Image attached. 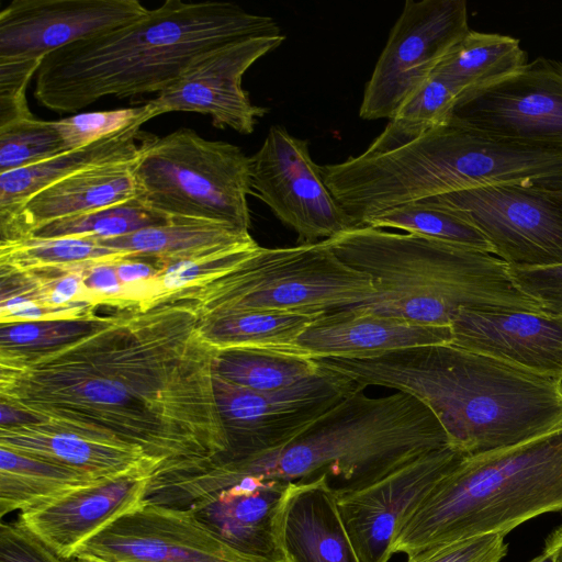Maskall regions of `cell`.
Returning a JSON list of instances; mask_svg holds the SVG:
<instances>
[{
	"instance_id": "6da1fadb",
	"label": "cell",
	"mask_w": 562,
	"mask_h": 562,
	"mask_svg": "<svg viewBox=\"0 0 562 562\" xmlns=\"http://www.w3.org/2000/svg\"><path fill=\"white\" fill-rule=\"evenodd\" d=\"M213 356L187 305L111 300L71 340L0 349V400L23 423L133 452L160 471L227 451Z\"/></svg>"
},
{
	"instance_id": "7a4b0ae2",
	"label": "cell",
	"mask_w": 562,
	"mask_h": 562,
	"mask_svg": "<svg viewBox=\"0 0 562 562\" xmlns=\"http://www.w3.org/2000/svg\"><path fill=\"white\" fill-rule=\"evenodd\" d=\"M319 364L359 386L409 394L435 414L465 456L505 449L562 426V380L453 344Z\"/></svg>"
},
{
	"instance_id": "3957f363",
	"label": "cell",
	"mask_w": 562,
	"mask_h": 562,
	"mask_svg": "<svg viewBox=\"0 0 562 562\" xmlns=\"http://www.w3.org/2000/svg\"><path fill=\"white\" fill-rule=\"evenodd\" d=\"M277 35L272 18L233 2L166 0L133 22L50 53L36 72L33 94L42 106L64 114L105 97L159 93L210 50Z\"/></svg>"
},
{
	"instance_id": "277c9868",
	"label": "cell",
	"mask_w": 562,
	"mask_h": 562,
	"mask_svg": "<svg viewBox=\"0 0 562 562\" xmlns=\"http://www.w3.org/2000/svg\"><path fill=\"white\" fill-rule=\"evenodd\" d=\"M325 241L372 280L374 296L356 306L370 313L438 326H450L460 308L546 313L493 252L371 226Z\"/></svg>"
},
{
	"instance_id": "5b68a950",
	"label": "cell",
	"mask_w": 562,
	"mask_h": 562,
	"mask_svg": "<svg viewBox=\"0 0 562 562\" xmlns=\"http://www.w3.org/2000/svg\"><path fill=\"white\" fill-rule=\"evenodd\" d=\"M446 446L445 429L418 398L403 392L371 397L358 390L282 449L235 462L245 472L288 482L324 476L338 498Z\"/></svg>"
},
{
	"instance_id": "8992f818",
	"label": "cell",
	"mask_w": 562,
	"mask_h": 562,
	"mask_svg": "<svg viewBox=\"0 0 562 562\" xmlns=\"http://www.w3.org/2000/svg\"><path fill=\"white\" fill-rule=\"evenodd\" d=\"M562 509V426L505 449L464 457L400 526L392 552L480 535H507Z\"/></svg>"
},
{
	"instance_id": "52a82bcc",
	"label": "cell",
	"mask_w": 562,
	"mask_h": 562,
	"mask_svg": "<svg viewBox=\"0 0 562 562\" xmlns=\"http://www.w3.org/2000/svg\"><path fill=\"white\" fill-rule=\"evenodd\" d=\"M369 276L346 265L325 240L293 247L257 246L220 270L162 299L199 319L247 311L326 314L370 301Z\"/></svg>"
},
{
	"instance_id": "ba28073f",
	"label": "cell",
	"mask_w": 562,
	"mask_h": 562,
	"mask_svg": "<svg viewBox=\"0 0 562 562\" xmlns=\"http://www.w3.org/2000/svg\"><path fill=\"white\" fill-rule=\"evenodd\" d=\"M137 198L170 217L226 223L249 233L250 157L190 128L156 136L135 168Z\"/></svg>"
},
{
	"instance_id": "9c48e42d",
	"label": "cell",
	"mask_w": 562,
	"mask_h": 562,
	"mask_svg": "<svg viewBox=\"0 0 562 562\" xmlns=\"http://www.w3.org/2000/svg\"><path fill=\"white\" fill-rule=\"evenodd\" d=\"M290 482L210 460L175 473L171 503L190 509L234 550L259 562H286L279 522Z\"/></svg>"
},
{
	"instance_id": "30bf717a",
	"label": "cell",
	"mask_w": 562,
	"mask_h": 562,
	"mask_svg": "<svg viewBox=\"0 0 562 562\" xmlns=\"http://www.w3.org/2000/svg\"><path fill=\"white\" fill-rule=\"evenodd\" d=\"M319 367L313 376L272 392L248 390L213 373L227 440L226 453L214 460L240 461L278 451L344 397L364 390L348 376Z\"/></svg>"
},
{
	"instance_id": "8fae6325",
	"label": "cell",
	"mask_w": 562,
	"mask_h": 562,
	"mask_svg": "<svg viewBox=\"0 0 562 562\" xmlns=\"http://www.w3.org/2000/svg\"><path fill=\"white\" fill-rule=\"evenodd\" d=\"M469 30L464 0H406L366 86L360 117L391 120Z\"/></svg>"
},
{
	"instance_id": "7c38bea8",
	"label": "cell",
	"mask_w": 562,
	"mask_h": 562,
	"mask_svg": "<svg viewBox=\"0 0 562 562\" xmlns=\"http://www.w3.org/2000/svg\"><path fill=\"white\" fill-rule=\"evenodd\" d=\"M426 200L465 215L509 266L562 265V191L496 186Z\"/></svg>"
},
{
	"instance_id": "4fadbf2b",
	"label": "cell",
	"mask_w": 562,
	"mask_h": 562,
	"mask_svg": "<svg viewBox=\"0 0 562 562\" xmlns=\"http://www.w3.org/2000/svg\"><path fill=\"white\" fill-rule=\"evenodd\" d=\"M251 194L297 234L299 244H314L357 227L326 187L308 142L279 125L250 157Z\"/></svg>"
},
{
	"instance_id": "5bb4252c",
	"label": "cell",
	"mask_w": 562,
	"mask_h": 562,
	"mask_svg": "<svg viewBox=\"0 0 562 562\" xmlns=\"http://www.w3.org/2000/svg\"><path fill=\"white\" fill-rule=\"evenodd\" d=\"M452 119L491 136L562 148V63L538 57L462 94Z\"/></svg>"
},
{
	"instance_id": "9a60e30c",
	"label": "cell",
	"mask_w": 562,
	"mask_h": 562,
	"mask_svg": "<svg viewBox=\"0 0 562 562\" xmlns=\"http://www.w3.org/2000/svg\"><path fill=\"white\" fill-rule=\"evenodd\" d=\"M86 562H259L234 550L190 509L145 503L83 543Z\"/></svg>"
},
{
	"instance_id": "2e32d148",
	"label": "cell",
	"mask_w": 562,
	"mask_h": 562,
	"mask_svg": "<svg viewBox=\"0 0 562 562\" xmlns=\"http://www.w3.org/2000/svg\"><path fill=\"white\" fill-rule=\"evenodd\" d=\"M284 35L238 40L195 59L148 103L159 116L170 112H195L211 116L217 128L231 127L248 135L257 120L269 111L255 105L244 90L245 72L259 58L279 47Z\"/></svg>"
},
{
	"instance_id": "e0dca14e",
	"label": "cell",
	"mask_w": 562,
	"mask_h": 562,
	"mask_svg": "<svg viewBox=\"0 0 562 562\" xmlns=\"http://www.w3.org/2000/svg\"><path fill=\"white\" fill-rule=\"evenodd\" d=\"M464 457L446 446L361 491L338 497L339 513L359 561L389 562L400 526Z\"/></svg>"
},
{
	"instance_id": "ac0fdd59",
	"label": "cell",
	"mask_w": 562,
	"mask_h": 562,
	"mask_svg": "<svg viewBox=\"0 0 562 562\" xmlns=\"http://www.w3.org/2000/svg\"><path fill=\"white\" fill-rule=\"evenodd\" d=\"M148 11L137 0H13L0 12V61L44 60Z\"/></svg>"
},
{
	"instance_id": "d6986e66",
	"label": "cell",
	"mask_w": 562,
	"mask_h": 562,
	"mask_svg": "<svg viewBox=\"0 0 562 562\" xmlns=\"http://www.w3.org/2000/svg\"><path fill=\"white\" fill-rule=\"evenodd\" d=\"M151 474L137 470L97 480L21 512L19 521L58 555L72 560L83 543L145 504Z\"/></svg>"
},
{
	"instance_id": "ffe728a7",
	"label": "cell",
	"mask_w": 562,
	"mask_h": 562,
	"mask_svg": "<svg viewBox=\"0 0 562 562\" xmlns=\"http://www.w3.org/2000/svg\"><path fill=\"white\" fill-rule=\"evenodd\" d=\"M453 345L562 380V317L526 311L460 308Z\"/></svg>"
},
{
	"instance_id": "44dd1931",
	"label": "cell",
	"mask_w": 562,
	"mask_h": 562,
	"mask_svg": "<svg viewBox=\"0 0 562 562\" xmlns=\"http://www.w3.org/2000/svg\"><path fill=\"white\" fill-rule=\"evenodd\" d=\"M450 342V326L414 323L352 306L319 315L288 350L313 359H360Z\"/></svg>"
},
{
	"instance_id": "7402d4cb",
	"label": "cell",
	"mask_w": 562,
	"mask_h": 562,
	"mask_svg": "<svg viewBox=\"0 0 562 562\" xmlns=\"http://www.w3.org/2000/svg\"><path fill=\"white\" fill-rule=\"evenodd\" d=\"M139 159L88 168L42 189L0 225V244L25 239L50 222L135 200Z\"/></svg>"
},
{
	"instance_id": "603a6c76",
	"label": "cell",
	"mask_w": 562,
	"mask_h": 562,
	"mask_svg": "<svg viewBox=\"0 0 562 562\" xmlns=\"http://www.w3.org/2000/svg\"><path fill=\"white\" fill-rule=\"evenodd\" d=\"M279 536L286 562H360L324 476L290 482Z\"/></svg>"
},
{
	"instance_id": "cb8c5ba5",
	"label": "cell",
	"mask_w": 562,
	"mask_h": 562,
	"mask_svg": "<svg viewBox=\"0 0 562 562\" xmlns=\"http://www.w3.org/2000/svg\"><path fill=\"white\" fill-rule=\"evenodd\" d=\"M143 122L80 148L0 173V225L12 220L42 189L78 171L139 159L156 135L140 130Z\"/></svg>"
},
{
	"instance_id": "d4e9b609",
	"label": "cell",
	"mask_w": 562,
	"mask_h": 562,
	"mask_svg": "<svg viewBox=\"0 0 562 562\" xmlns=\"http://www.w3.org/2000/svg\"><path fill=\"white\" fill-rule=\"evenodd\" d=\"M0 447L68 467L93 480L137 470L153 473L157 470L156 465L133 452L36 423L0 426Z\"/></svg>"
},
{
	"instance_id": "484cf974",
	"label": "cell",
	"mask_w": 562,
	"mask_h": 562,
	"mask_svg": "<svg viewBox=\"0 0 562 562\" xmlns=\"http://www.w3.org/2000/svg\"><path fill=\"white\" fill-rule=\"evenodd\" d=\"M99 244L128 257H150L164 267L183 259L250 247L249 233L214 221L171 217L166 224L146 227L125 236L99 239Z\"/></svg>"
},
{
	"instance_id": "4316f807",
	"label": "cell",
	"mask_w": 562,
	"mask_h": 562,
	"mask_svg": "<svg viewBox=\"0 0 562 562\" xmlns=\"http://www.w3.org/2000/svg\"><path fill=\"white\" fill-rule=\"evenodd\" d=\"M527 63L517 38L469 30L432 74L450 85L460 98L513 75Z\"/></svg>"
},
{
	"instance_id": "83f0119b",
	"label": "cell",
	"mask_w": 562,
	"mask_h": 562,
	"mask_svg": "<svg viewBox=\"0 0 562 562\" xmlns=\"http://www.w3.org/2000/svg\"><path fill=\"white\" fill-rule=\"evenodd\" d=\"M94 481L68 467L0 447V516L27 510Z\"/></svg>"
},
{
	"instance_id": "f1b7e54d",
	"label": "cell",
	"mask_w": 562,
	"mask_h": 562,
	"mask_svg": "<svg viewBox=\"0 0 562 562\" xmlns=\"http://www.w3.org/2000/svg\"><path fill=\"white\" fill-rule=\"evenodd\" d=\"M322 314L247 311L199 319L202 339L213 349H289Z\"/></svg>"
},
{
	"instance_id": "f546056e",
	"label": "cell",
	"mask_w": 562,
	"mask_h": 562,
	"mask_svg": "<svg viewBox=\"0 0 562 562\" xmlns=\"http://www.w3.org/2000/svg\"><path fill=\"white\" fill-rule=\"evenodd\" d=\"M319 369L315 359L291 350L233 348L214 350L213 356L214 374L257 392L289 387Z\"/></svg>"
},
{
	"instance_id": "4dcf8cb0",
	"label": "cell",
	"mask_w": 562,
	"mask_h": 562,
	"mask_svg": "<svg viewBox=\"0 0 562 562\" xmlns=\"http://www.w3.org/2000/svg\"><path fill=\"white\" fill-rule=\"evenodd\" d=\"M362 226L398 228L408 234L493 252L486 237L465 215L429 200L405 203L376 213L367 217Z\"/></svg>"
},
{
	"instance_id": "1f68e13d",
	"label": "cell",
	"mask_w": 562,
	"mask_h": 562,
	"mask_svg": "<svg viewBox=\"0 0 562 562\" xmlns=\"http://www.w3.org/2000/svg\"><path fill=\"white\" fill-rule=\"evenodd\" d=\"M458 99V93L450 85L431 74L364 153L380 154L396 149L448 122Z\"/></svg>"
},
{
	"instance_id": "d6a6232c",
	"label": "cell",
	"mask_w": 562,
	"mask_h": 562,
	"mask_svg": "<svg viewBox=\"0 0 562 562\" xmlns=\"http://www.w3.org/2000/svg\"><path fill=\"white\" fill-rule=\"evenodd\" d=\"M128 258L91 237L26 238L0 244V269L27 270Z\"/></svg>"
},
{
	"instance_id": "836d02e7",
	"label": "cell",
	"mask_w": 562,
	"mask_h": 562,
	"mask_svg": "<svg viewBox=\"0 0 562 562\" xmlns=\"http://www.w3.org/2000/svg\"><path fill=\"white\" fill-rule=\"evenodd\" d=\"M170 218V216L149 210L135 199L47 223L34 229L26 238L91 237L106 239L125 236L146 227L164 225Z\"/></svg>"
},
{
	"instance_id": "e575fe53",
	"label": "cell",
	"mask_w": 562,
	"mask_h": 562,
	"mask_svg": "<svg viewBox=\"0 0 562 562\" xmlns=\"http://www.w3.org/2000/svg\"><path fill=\"white\" fill-rule=\"evenodd\" d=\"M67 151L53 121L35 116L0 127V173Z\"/></svg>"
},
{
	"instance_id": "d590c367",
	"label": "cell",
	"mask_w": 562,
	"mask_h": 562,
	"mask_svg": "<svg viewBox=\"0 0 562 562\" xmlns=\"http://www.w3.org/2000/svg\"><path fill=\"white\" fill-rule=\"evenodd\" d=\"M101 301L87 311L55 319L1 324L0 349L32 350L54 347L88 331L97 323Z\"/></svg>"
},
{
	"instance_id": "8d00e7d4",
	"label": "cell",
	"mask_w": 562,
	"mask_h": 562,
	"mask_svg": "<svg viewBox=\"0 0 562 562\" xmlns=\"http://www.w3.org/2000/svg\"><path fill=\"white\" fill-rule=\"evenodd\" d=\"M154 117L155 111L147 102L135 108L79 113L53 123L66 149L70 150L120 133L138 122L146 123Z\"/></svg>"
},
{
	"instance_id": "74e56055",
	"label": "cell",
	"mask_w": 562,
	"mask_h": 562,
	"mask_svg": "<svg viewBox=\"0 0 562 562\" xmlns=\"http://www.w3.org/2000/svg\"><path fill=\"white\" fill-rule=\"evenodd\" d=\"M505 536L493 532L429 547L406 562H501L508 551Z\"/></svg>"
},
{
	"instance_id": "f35d334b",
	"label": "cell",
	"mask_w": 562,
	"mask_h": 562,
	"mask_svg": "<svg viewBox=\"0 0 562 562\" xmlns=\"http://www.w3.org/2000/svg\"><path fill=\"white\" fill-rule=\"evenodd\" d=\"M43 60L0 61V127L33 117L26 89Z\"/></svg>"
},
{
	"instance_id": "ab89813d",
	"label": "cell",
	"mask_w": 562,
	"mask_h": 562,
	"mask_svg": "<svg viewBox=\"0 0 562 562\" xmlns=\"http://www.w3.org/2000/svg\"><path fill=\"white\" fill-rule=\"evenodd\" d=\"M509 267L514 281L526 295L546 313L562 317V265Z\"/></svg>"
},
{
	"instance_id": "60d3db41",
	"label": "cell",
	"mask_w": 562,
	"mask_h": 562,
	"mask_svg": "<svg viewBox=\"0 0 562 562\" xmlns=\"http://www.w3.org/2000/svg\"><path fill=\"white\" fill-rule=\"evenodd\" d=\"M0 562H74L58 555L20 521L0 525Z\"/></svg>"
},
{
	"instance_id": "b9f144b4",
	"label": "cell",
	"mask_w": 562,
	"mask_h": 562,
	"mask_svg": "<svg viewBox=\"0 0 562 562\" xmlns=\"http://www.w3.org/2000/svg\"><path fill=\"white\" fill-rule=\"evenodd\" d=\"M116 262L103 260L87 266L83 288L88 299L94 301L123 299L124 286L117 277Z\"/></svg>"
},
{
	"instance_id": "7bdbcfd3",
	"label": "cell",
	"mask_w": 562,
	"mask_h": 562,
	"mask_svg": "<svg viewBox=\"0 0 562 562\" xmlns=\"http://www.w3.org/2000/svg\"><path fill=\"white\" fill-rule=\"evenodd\" d=\"M543 551L551 554L554 562H562V525L546 539Z\"/></svg>"
},
{
	"instance_id": "ee69618b",
	"label": "cell",
	"mask_w": 562,
	"mask_h": 562,
	"mask_svg": "<svg viewBox=\"0 0 562 562\" xmlns=\"http://www.w3.org/2000/svg\"><path fill=\"white\" fill-rule=\"evenodd\" d=\"M530 562H554V561H553V558L551 557V554H549L548 552L543 551L540 555H538L537 558H535Z\"/></svg>"
},
{
	"instance_id": "f6af8a7d",
	"label": "cell",
	"mask_w": 562,
	"mask_h": 562,
	"mask_svg": "<svg viewBox=\"0 0 562 562\" xmlns=\"http://www.w3.org/2000/svg\"><path fill=\"white\" fill-rule=\"evenodd\" d=\"M74 562H86V561H81V560H76V559H72Z\"/></svg>"
}]
</instances>
